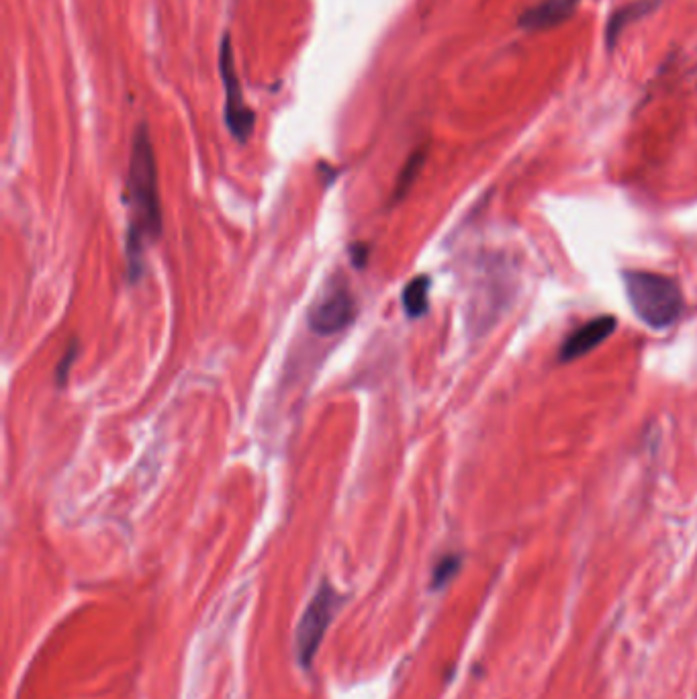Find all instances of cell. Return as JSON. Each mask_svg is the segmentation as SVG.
<instances>
[{"mask_svg": "<svg viewBox=\"0 0 697 699\" xmlns=\"http://www.w3.org/2000/svg\"><path fill=\"white\" fill-rule=\"evenodd\" d=\"M579 5V0H542L536 7L528 9L520 25L528 31H542L569 19Z\"/></svg>", "mask_w": 697, "mask_h": 699, "instance_id": "52a82bcc", "label": "cell"}, {"mask_svg": "<svg viewBox=\"0 0 697 699\" xmlns=\"http://www.w3.org/2000/svg\"><path fill=\"white\" fill-rule=\"evenodd\" d=\"M129 233H127V260L129 276L137 278L142 274L144 248L162 236V207L158 193V172L156 156L150 129L146 123H139L129 158Z\"/></svg>", "mask_w": 697, "mask_h": 699, "instance_id": "6da1fadb", "label": "cell"}, {"mask_svg": "<svg viewBox=\"0 0 697 699\" xmlns=\"http://www.w3.org/2000/svg\"><path fill=\"white\" fill-rule=\"evenodd\" d=\"M655 7H657V0H640V3H632V5L624 7V9H620L618 13H614L612 23H610V27H608V39H610V43H614V41L618 39V35H620L630 23H634L636 19L648 15Z\"/></svg>", "mask_w": 697, "mask_h": 699, "instance_id": "9c48e42d", "label": "cell"}, {"mask_svg": "<svg viewBox=\"0 0 697 699\" xmlns=\"http://www.w3.org/2000/svg\"><path fill=\"white\" fill-rule=\"evenodd\" d=\"M219 70L223 78V88H225V123L227 129L231 131L240 144H246L254 125H256V115L254 111L246 105L242 84L236 72V58H234V45H231V35L225 33L221 41L219 50Z\"/></svg>", "mask_w": 697, "mask_h": 699, "instance_id": "277c9868", "label": "cell"}, {"mask_svg": "<svg viewBox=\"0 0 697 699\" xmlns=\"http://www.w3.org/2000/svg\"><path fill=\"white\" fill-rule=\"evenodd\" d=\"M340 605L342 595H338L330 583H321L297 626V659L301 667L309 669L313 665L323 634L328 630Z\"/></svg>", "mask_w": 697, "mask_h": 699, "instance_id": "3957f363", "label": "cell"}, {"mask_svg": "<svg viewBox=\"0 0 697 699\" xmlns=\"http://www.w3.org/2000/svg\"><path fill=\"white\" fill-rule=\"evenodd\" d=\"M350 256H352V262H354V266L356 268H364V264H366V258H368V248H366V244H354L352 248H350Z\"/></svg>", "mask_w": 697, "mask_h": 699, "instance_id": "4fadbf2b", "label": "cell"}, {"mask_svg": "<svg viewBox=\"0 0 697 699\" xmlns=\"http://www.w3.org/2000/svg\"><path fill=\"white\" fill-rule=\"evenodd\" d=\"M458 569H460V558L458 556L442 558V561L436 567V571H434V587L440 589L442 585H446L456 575Z\"/></svg>", "mask_w": 697, "mask_h": 699, "instance_id": "7c38bea8", "label": "cell"}, {"mask_svg": "<svg viewBox=\"0 0 697 699\" xmlns=\"http://www.w3.org/2000/svg\"><path fill=\"white\" fill-rule=\"evenodd\" d=\"M616 328H618V319L614 315H601V317L589 319L585 325H581L579 330H575L565 340V344L561 346L559 360L571 362L589 354L591 350H595L597 346L606 342L616 332Z\"/></svg>", "mask_w": 697, "mask_h": 699, "instance_id": "8992f818", "label": "cell"}, {"mask_svg": "<svg viewBox=\"0 0 697 699\" xmlns=\"http://www.w3.org/2000/svg\"><path fill=\"white\" fill-rule=\"evenodd\" d=\"M428 295H430V276L420 274L411 278L403 289V309L411 319L422 317L428 311Z\"/></svg>", "mask_w": 697, "mask_h": 699, "instance_id": "ba28073f", "label": "cell"}, {"mask_svg": "<svg viewBox=\"0 0 697 699\" xmlns=\"http://www.w3.org/2000/svg\"><path fill=\"white\" fill-rule=\"evenodd\" d=\"M424 162H426V152L424 150H417V152L411 154V158L407 160V164L403 166V170L399 172V178L395 182V197H393L395 203H399L407 195V191L411 189V184L415 182L417 174H420Z\"/></svg>", "mask_w": 697, "mask_h": 699, "instance_id": "30bf717a", "label": "cell"}, {"mask_svg": "<svg viewBox=\"0 0 697 699\" xmlns=\"http://www.w3.org/2000/svg\"><path fill=\"white\" fill-rule=\"evenodd\" d=\"M622 278L632 311L650 330H669L681 319L685 301L673 278L648 270H626Z\"/></svg>", "mask_w": 697, "mask_h": 699, "instance_id": "7a4b0ae2", "label": "cell"}, {"mask_svg": "<svg viewBox=\"0 0 697 699\" xmlns=\"http://www.w3.org/2000/svg\"><path fill=\"white\" fill-rule=\"evenodd\" d=\"M78 358V340L74 338L70 342V346L66 348V354L62 356V360L58 362V368H56V383L58 387H64L68 385V379H70V368H72V362Z\"/></svg>", "mask_w": 697, "mask_h": 699, "instance_id": "8fae6325", "label": "cell"}, {"mask_svg": "<svg viewBox=\"0 0 697 699\" xmlns=\"http://www.w3.org/2000/svg\"><path fill=\"white\" fill-rule=\"evenodd\" d=\"M356 299L346 283V278L330 281L321 297L309 311L311 330L319 336H334L344 332L356 317Z\"/></svg>", "mask_w": 697, "mask_h": 699, "instance_id": "5b68a950", "label": "cell"}]
</instances>
